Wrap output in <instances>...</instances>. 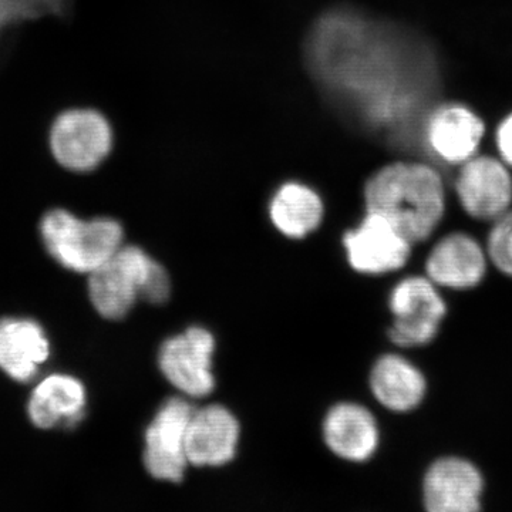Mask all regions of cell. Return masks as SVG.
<instances>
[{"label": "cell", "instance_id": "1", "mask_svg": "<svg viewBox=\"0 0 512 512\" xmlns=\"http://www.w3.org/2000/svg\"><path fill=\"white\" fill-rule=\"evenodd\" d=\"M365 205L366 211L386 217L413 245L421 244L446 218V183L429 163L393 161L367 180Z\"/></svg>", "mask_w": 512, "mask_h": 512}, {"label": "cell", "instance_id": "2", "mask_svg": "<svg viewBox=\"0 0 512 512\" xmlns=\"http://www.w3.org/2000/svg\"><path fill=\"white\" fill-rule=\"evenodd\" d=\"M40 234L49 254L70 271L92 274L123 247L124 231L113 218L83 221L66 210L47 212Z\"/></svg>", "mask_w": 512, "mask_h": 512}, {"label": "cell", "instance_id": "3", "mask_svg": "<svg viewBox=\"0 0 512 512\" xmlns=\"http://www.w3.org/2000/svg\"><path fill=\"white\" fill-rule=\"evenodd\" d=\"M387 303L393 316L387 335L400 349L431 345L448 315L441 289L424 274L400 279L390 291Z\"/></svg>", "mask_w": 512, "mask_h": 512}, {"label": "cell", "instance_id": "4", "mask_svg": "<svg viewBox=\"0 0 512 512\" xmlns=\"http://www.w3.org/2000/svg\"><path fill=\"white\" fill-rule=\"evenodd\" d=\"M49 148L56 163L73 173H89L113 148V130L99 111L72 109L53 120L49 130Z\"/></svg>", "mask_w": 512, "mask_h": 512}, {"label": "cell", "instance_id": "5", "mask_svg": "<svg viewBox=\"0 0 512 512\" xmlns=\"http://www.w3.org/2000/svg\"><path fill=\"white\" fill-rule=\"evenodd\" d=\"M156 262L143 249L123 245L90 274L89 295L94 309L106 319L126 318L141 299Z\"/></svg>", "mask_w": 512, "mask_h": 512}, {"label": "cell", "instance_id": "6", "mask_svg": "<svg viewBox=\"0 0 512 512\" xmlns=\"http://www.w3.org/2000/svg\"><path fill=\"white\" fill-rule=\"evenodd\" d=\"M214 353L215 338L210 330L192 326L165 340L158 352V367L178 392L190 399H202L215 389Z\"/></svg>", "mask_w": 512, "mask_h": 512}, {"label": "cell", "instance_id": "7", "mask_svg": "<svg viewBox=\"0 0 512 512\" xmlns=\"http://www.w3.org/2000/svg\"><path fill=\"white\" fill-rule=\"evenodd\" d=\"M454 194L468 217L493 222L512 208V170L500 157L478 153L458 165Z\"/></svg>", "mask_w": 512, "mask_h": 512}, {"label": "cell", "instance_id": "8", "mask_svg": "<svg viewBox=\"0 0 512 512\" xmlns=\"http://www.w3.org/2000/svg\"><path fill=\"white\" fill-rule=\"evenodd\" d=\"M484 493L483 471L456 454L431 461L421 478V504L427 512H478Z\"/></svg>", "mask_w": 512, "mask_h": 512}, {"label": "cell", "instance_id": "9", "mask_svg": "<svg viewBox=\"0 0 512 512\" xmlns=\"http://www.w3.org/2000/svg\"><path fill=\"white\" fill-rule=\"evenodd\" d=\"M195 410L183 397L168 399L158 409L144 436V467L154 480L183 483L188 463L185 436Z\"/></svg>", "mask_w": 512, "mask_h": 512}, {"label": "cell", "instance_id": "10", "mask_svg": "<svg viewBox=\"0 0 512 512\" xmlns=\"http://www.w3.org/2000/svg\"><path fill=\"white\" fill-rule=\"evenodd\" d=\"M349 265L363 275H386L409 264L413 247L392 222L377 212L366 211L365 218L343 237Z\"/></svg>", "mask_w": 512, "mask_h": 512}, {"label": "cell", "instance_id": "11", "mask_svg": "<svg viewBox=\"0 0 512 512\" xmlns=\"http://www.w3.org/2000/svg\"><path fill=\"white\" fill-rule=\"evenodd\" d=\"M490 266L483 242L453 231L434 242L424 259V275L440 289L466 292L483 284Z\"/></svg>", "mask_w": 512, "mask_h": 512}, {"label": "cell", "instance_id": "12", "mask_svg": "<svg viewBox=\"0 0 512 512\" xmlns=\"http://www.w3.org/2000/svg\"><path fill=\"white\" fill-rule=\"evenodd\" d=\"M424 141L434 158L458 167L480 153L487 126L477 111L463 103H444L424 124Z\"/></svg>", "mask_w": 512, "mask_h": 512}, {"label": "cell", "instance_id": "13", "mask_svg": "<svg viewBox=\"0 0 512 512\" xmlns=\"http://www.w3.org/2000/svg\"><path fill=\"white\" fill-rule=\"evenodd\" d=\"M241 427L227 407L211 404L192 414L185 454L194 467L227 466L237 456Z\"/></svg>", "mask_w": 512, "mask_h": 512}, {"label": "cell", "instance_id": "14", "mask_svg": "<svg viewBox=\"0 0 512 512\" xmlns=\"http://www.w3.org/2000/svg\"><path fill=\"white\" fill-rule=\"evenodd\" d=\"M322 431L329 450L349 463H366L379 450V423L362 404L333 406L323 420Z\"/></svg>", "mask_w": 512, "mask_h": 512}, {"label": "cell", "instance_id": "15", "mask_svg": "<svg viewBox=\"0 0 512 512\" xmlns=\"http://www.w3.org/2000/svg\"><path fill=\"white\" fill-rule=\"evenodd\" d=\"M369 387L376 402L396 414L419 409L429 393L423 370L400 353H386L376 360L370 370Z\"/></svg>", "mask_w": 512, "mask_h": 512}, {"label": "cell", "instance_id": "16", "mask_svg": "<svg viewBox=\"0 0 512 512\" xmlns=\"http://www.w3.org/2000/svg\"><path fill=\"white\" fill-rule=\"evenodd\" d=\"M49 357V340L29 319L0 322V369L18 382H29Z\"/></svg>", "mask_w": 512, "mask_h": 512}, {"label": "cell", "instance_id": "17", "mask_svg": "<svg viewBox=\"0 0 512 512\" xmlns=\"http://www.w3.org/2000/svg\"><path fill=\"white\" fill-rule=\"evenodd\" d=\"M86 389L72 376L47 377L30 397V420L39 429H52L57 424L72 427L83 419Z\"/></svg>", "mask_w": 512, "mask_h": 512}, {"label": "cell", "instance_id": "18", "mask_svg": "<svg viewBox=\"0 0 512 512\" xmlns=\"http://www.w3.org/2000/svg\"><path fill=\"white\" fill-rule=\"evenodd\" d=\"M269 217L285 237L302 239L319 228L323 202L319 194L301 183L282 185L269 204Z\"/></svg>", "mask_w": 512, "mask_h": 512}, {"label": "cell", "instance_id": "19", "mask_svg": "<svg viewBox=\"0 0 512 512\" xmlns=\"http://www.w3.org/2000/svg\"><path fill=\"white\" fill-rule=\"evenodd\" d=\"M70 0H0V29L30 20L60 16Z\"/></svg>", "mask_w": 512, "mask_h": 512}, {"label": "cell", "instance_id": "20", "mask_svg": "<svg viewBox=\"0 0 512 512\" xmlns=\"http://www.w3.org/2000/svg\"><path fill=\"white\" fill-rule=\"evenodd\" d=\"M484 247L495 271L512 279V208L491 222Z\"/></svg>", "mask_w": 512, "mask_h": 512}, {"label": "cell", "instance_id": "21", "mask_svg": "<svg viewBox=\"0 0 512 512\" xmlns=\"http://www.w3.org/2000/svg\"><path fill=\"white\" fill-rule=\"evenodd\" d=\"M171 296V279L167 269L160 262H156L150 278H148L141 299L151 305H163Z\"/></svg>", "mask_w": 512, "mask_h": 512}, {"label": "cell", "instance_id": "22", "mask_svg": "<svg viewBox=\"0 0 512 512\" xmlns=\"http://www.w3.org/2000/svg\"><path fill=\"white\" fill-rule=\"evenodd\" d=\"M494 143L498 157L512 170V111L495 128Z\"/></svg>", "mask_w": 512, "mask_h": 512}]
</instances>
